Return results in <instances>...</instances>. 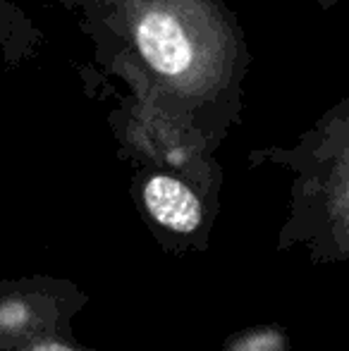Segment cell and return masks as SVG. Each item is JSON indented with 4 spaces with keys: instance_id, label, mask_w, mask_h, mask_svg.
<instances>
[{
    "instance_id": "cell-1",
    "label": "cell",
    "mask_w": 349,
    "mask_h": 351,
    "mask_svg": "<svg viewBox=\"0 0 349 351\" xmlns=\"http://www.w3.org/2000/svg\"><path fill=\"white\" fill-rule=\"evenodd\" d=\"M93 22L122 41L144 96L163 115L199 130L204 110L234 98L239 41L215 0H88Z\"/></svg>"
},
{
    "instance_id": "cell-2",
    "label": "cell",
    "mask_w": 349,
    "mask_h": 351,
    "mask_svg": "<svg viewBox=\"0 0 349 351\" xmlns=\"http://www.w3.org/2000/svg\"><path fill=\"white\" fill-rule=\"evenodd\" d=\"M270 158L292 172L289 215L275 249H306L313 265L349 261V96L297 146Z\"/></svg>"
},
{
    "instance_id": "cell-3",
    "label": "cell",
    "mask_w": 349,
    "mask_h": 351,
    "mask_svg": "<svg viewBox=\"0 0 349 351\" xmlns=\"http://www.w3.org/2000/svg\"><path fill=\"white\" fill-rule=\"evenodd\" d=\"M136 189V206L165 251L180 256L186 249H206L218 191H204L199 177L170 170L146 172Z\"/></svg>"
},
{
    "instance_id": "cell-4",
    "label": "cell",
    "mask_w": 349,
    "mask_h": 351,
    "mask_svg": "<svg viewBox=\"0 0 349 351\" xmlns=\"http://www.w3.org/2000/svg\"><path fill=\"white\" fill-rule=\"evenodd\" d=\"M88 296L70 280H0V351H19L38 337H72V318Z\"/></svg>"
},
{
    "instance_id": "cell-5",
    "label": "cell",
    "mask_w": 349,
    "mask_h": 351,
    "mask_svg": "<svg viewBox=\"0 0 349 351\" xmlns=\"http://www.w3.org/2000/svg\"><path fill=\"white\" fill-rule=\"evenodd\" d=\"M38 41L32 19L14 0H0V56L8 65L27 60Z\"/></svg>"
},
{
    "instance_id": "cell-6",
    "label": "cell",
    "mask_w": 349,
    "mask_h": 351,
    "mask_svg": "<svg viewBox=\"0 0 349 351\" xmlns=\"http://www.w3.org/2000/svg\"><path fill=\"white\" fill-rule=\"evenodd\" d=\"M225 351H287V342L278 328H254L232 335Z\"/></svg>"
},
{
    "instance_id": "cell-7",
    "label": "cell",
    "mask_w": 349,
    "mask_h": 351,
    "mask_svg": "<svg viewBox=\"0 0 349 351\" xmlns=\"http://www.w3.org/2000/svg\"><path fill=\"white\" fill-rule=\"evenodd\" d=\"M19 351H96V349L80 347V344L72 342V337H58V335H51V337L34 339V342H29L27 347H22Z\"/></svg>"
},
{
    "instance_id": "cell-8",
    "label": "cell",
    "mask_w": 349,
    "mask_h": 351,
    "mask_svg": "<svg viewBox=\"0 0 349 351\" xmlns=\"http://www.w3.org/2000/svg\"><path fill=\"white\" fill-rule=\"evenodd\" d=\"M75 3H84V5H88V0H75Z\"/></svg>"
}]
</instances>
